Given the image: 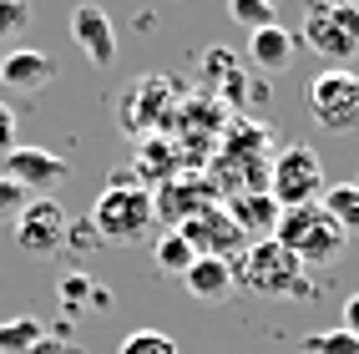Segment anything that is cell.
I'll return each instance as SVG.
<instances>
[{"label":"cell","mask_w":359,"mask_h":354,"mask_svg":"<svg viewBox=\"0 0 359 354\" xmlns=\"http://www.w3.org/2000/svg\"><path fill=\"white\" fill-rule=\"evenodd\" d=\"M91 233H97L102 243H142L157 223V203H152V187H142V177L132 168L111 172L107 193L97 198L91 207Z\"/></svg>","instance_id":"1"},{"label":"cell","mask_w":359,"mask_h":354,"mask_svg":"<svg viewBox=\"0 0 359 354\" xmlns=\"http://www.w3.org/2000/svg\"><path fill=\"white\" fill-rule=\"evenodd\" d=\"M233 273H238V283H243L248 294H263V299H299V294H309L304 264H299V258L283 248L278 238L248 243L243 253H238Z\"/></svg>","instance_id":"2"},{"label":"cell","mask_w":359,"mask_h":354,"mask_svg":"<svg viewBox=\"0 0 359 354\" xmlns=\"http://www.w3.org/2000/svg\"><path fill=\"white\" fill-rule=\"evenodd\" d=\"M273 238L289 248L299 264H334V258L344 253V228L329 218V212L314 203V207H289V212H278V228H273Z\"/></svg>","instance_id":"3"},{"label":"cell","mask_w":359,"mask_h":354,"mask_svg":"<svg viewBox=\"0 0 359 354\" xmlns=\"http://www.w3.org/2000/svg\"><path fill=\"white\" fill-rule=\"evenodd\" d=\"M324 162L314 147H304V142H294V147L273 152V168H269V198L278 203V212L289 207H314L324 198Z\"/></svg>","instance_id":"4"},{"label":"cell","mask_w":359,"mask_h":354,"mask_svg":"<svg viewBox=\"0 0 359 354\" xmlns=\"http://www.w3.org/2000/svg\"><path fill=\"white\" fill-rule=\"evenodd\" d=\"M299 36L319 56L349 61V56H359V6H349V0H309Z\"/></svg>","instance_id":"5"},{"label":"cell","mask_w":359,"mask_h":354,"mask_svg":"<svg viewBox=\"0 0 359 354\" xmlns=\"http://www.w3.org/2000/svg\"><path fill=\"white\" fill-rule=\"evenodd\" d=\"M309 116L324 132H359V76L344 66H329L309 81Z\"/></svg>","instance_id":"6"},{"label":"cell","mask_w":359,"mask_h":354,"mask_svg":"<svg viewBox=\"0 0 359 354\" xmlns=\"http://www.w3.org/2000/svg\"><path fill=\"white\" fill-rule=\"evenodd\" d=\"M66 233H71L66 207L56 198H31L26 212L15 218V248L31 258H56L66 248Z\"/></svg>","instance_id":"7"},{"label":"cell","mask_w":359,"mask_h":354,"mask_svg":"<svg viewBox=\"0 0 359 354\" xmlns=\"http://www.w3.org/2000/svg\"><path fill=\"white\" fill-rule=\"evenodd\" d=\"M172 91H177V81L172 76H137L132 86H127V97L116 102V116H122V127L132 132V137H147L167 111H172Z\"/></svg>","instance_id":"8"},{"label":"cell","mask_w":359,"mask_h":354,"mask_svg":"<svg viewBox=\"0 0 359 354\" xmlns=\"http://www.w3.org/2000/svg\"><path fill=\"white\" fill-rule=\"evenodd\" d=\"M177 233H182L187 243H193L198 258H233V253H243V248H248L243 228L228 218V207H223V203H212V207L193 212L187 223H177Z\"/></svg>","instance_id":"9"},{"label":"cell","mask_w":359,"mask_h":354,"mask_svg":"<svg viewBox=\"0 0 359 354\" xmlns=\"http://www.w3.org/2000/svg\"><path fill=\"white\" fill-rule=\"evenodd\" d=\"M0 177H11L15 187H26V193H51L56 182L71 177V162L61 152H46V147H15L6 162H0Z\"/></svg>","instance_id":"10"},{"label":"cell","mask_w":359,"mask_h":354,"mask_svg":"<svg viewBox=\"0 0 359 354\" xmlns=\"http://www.w3.org/2000/svg\"><path fill=\"white\" fill-rule=\"evenodd\" d=\"M51 81H56V56L41 46H20V51L0 56V86L15 97H41Z\"/></svg>","instance_id":"11"},{"label":"cell","mask_w":359,"mask_h":354,"mask_svg":"<svg viewBox=\"0 0 359 354\" xmlns=\"http://www.w3.org/2000/svg\"><path fill=\"white\" fill-rule=\"evenodd\" d=\"M71 41H76V51L91 61V66H111L116 61V31H111V15L102 6H91L81 0L76 11H71Z\"/></svg>","instance_id":"12"},{"label":"cell","mask_w":359,"mask_h":354,"mask_svg":"<svg viewBox=\"0 0 359 354\" xmlns=\"http://www.w3.org/2000/svg\"><path fill=\"white\" fill-rule=\"evenodd\" d=\"M152 203H157V218H167V223L177 228V223L193 218V212H203V207L218 203V187L198 182V177H162V193Z\"/></svg>","instance_id":"13"},{"label":"cell","mask_w":359,"mask_h":354,"mask_svg":"<svg viewBox=\"0 0 359 354\" xmlns=\"http://www.w3.org/2000/svg\"><path fill=\"white\" fill-rule=\"evenodd\" d=\"M182 283H187V294H193L198 304H228L233 299V289H238V273H233V258H198L193 268L182 273Z\"/></svg>","instance_id":"14"},{"label":"cell","mask_w":359,"mask_h":354,"mask_svg":"<svg viewBox=\"0 0 359 354\" xmlns=\"http://www.w3.org/2000/svg\"><path fill=\"white\" fill-rule=\"evenodd\" d=\"M294 51H299V36L283 31L278 20H273V26H263V31H248V61L258 71H289Z\"/></svg>","instance_id":"15"},{"label":"cell","mask_w":359,"mask_h":354,"mask_svg":"<svg viewBox=\"0 0 359 354\" xmlns=\"http://www.w3.org/2000/svg\"><path fill=\"white\" fill-rule=\"evenodd\" d=\"M228 218L243 228V238H253V233H269L273 238V228H278V203L269 193H233L228 203Z\"/></svg>","instance_id":"16"},{"label":"cell","mask_w":359,"mask_h":354,"mask_svg":"<svg viewBox=\"0 0 359 354\" xmlns=\"http://www.w3.org/2000/svg\"><path fill=\"white\" fill-rule=\"evenodd\" d=\"M152 264H157V273H167V278H182L187 268L198 264V253H193V243H187L182 233L172 228V233H162V238H157V248H152Z\"/></svg>","instance_id":"17"},{"label":"cell","mask_w":359,"mask_h":354,"mask_svg":"<svg viewBox=\"0 0 359 354\" xmlns=\"http://www.w3.org/2000/svg\"><path fill=\"white\" fill-rule=\"evenodd\" d=\"M319 207L344 228V238H349V233H359V187H354V182H334V187H324Z\"/></svg>","instance_id":"18"},{"label":"cell","mask_w":359,"mask_h":354,"mask_svg":"<svg viewBox=\"0 0 359 354\" xmlns=\"http://www.w3.org/2000/svg\"><path fill=\"white\" fill-rule=\"evenodd\" d=\"M46 344V324L41 319H6L0 324V354H31Z\"/></svg>","instance_id":"19"},{"label":"cell","mask_w":359,"mask_h":354,"mask_svg":"<svg viewBox=\"0 0 359 354\" xmlns=\"http://www.w3.org/2000/svg\"><path fill=\"white\" fill-rule=\"evenodd\" d=\"M228 15L238 26H248V31H263V26H273L278 0H228Z\"/></svg>","instance_id":"20"},{"label":"cell","mask_w":359,"mask_h":354,"mask_svg":"<svg viewBox=\"0 0 359 354\" xmlns=\"http://www.w3.org/2000/svg\"><path fill=\"white\" fill-rule=\"evenodd\" d=\"M116 354H182L172 334H162V329H137V334L122 339V349Z\"/></svg>","instance_id":"21"},{"label":"cell","mask_w":359,"mask_h":354,"mask_svg":"<svg viewBox=\"0 0 359 354\" xmlns=\"http://www.w3.org/2000/svg\"><path fill=\"white\" fill-rule=\"evenodd\" d=\"M304 349L309 354H359V339L349 334V329H324V334H309Z\"/></svg>","instance_id":"22"},{"label":"cell","mask_w":359,"mask_h":354,"mask_svg":"<svg viewBox=\"0 0 359 354\" xmlns=\"http://www.w3.org/2000/svg\"><path fill=\"white\" fill-rule=\"evenodd\" d=\"M56 294H61V304H66V309H81V304H86L91 294H97V283H91L86 273H66V278L56 283Z\"/></svg>","instance_id":"23"},{"label":"cell","mask_w":359,"mask_h":354,"mask_svg":"<svg viewBox=\"0 0 359 354\" xmlns=\"http://www.w3.org/2000/svg\"><path fill=\"white\" fill-rule=\"evenodd\" d=\"M26 203H31L26 187H15L11 177H0V223H15L20 212H26Z\"/></svg>","instance_id":"24"},{"label":"cell","mask_w":359,"mask_h":354,"mask_svg":"<svg viewBox=\"0 0 359 354\" xmlns=\"http://www.w3.org/2000/svg\"><path fill=\"white\" fill-rule=\"evenodd\" d=\"M31 26V6L26 0H0V41Z\"/></svg>","instance_id":"25"},{"label":"cell","mask_w":359,"mask_h":354,"mask_svg":"<svg viewBox=\"0 0 359 354\" xmlns=\"http://www.w3.org/2000/svg\"><path fill=\"white\" fill-rule=\"evenodd\" d=\"M11 152H15V111L0 102V162H6Z\"/></svg>","instance_id":"26"},{"label":"cell","mask_w":359,"mask_h":354,"mask_svg":"<svg viewBox=\"0 0 359 354\" xmlns=\"http://www.w3.org/2000/svg\"><path fill=\"white\" fill-rule=\"evenodd\" d=\"M344 329L359 339V294H349V299H344Z\"/></svg>","instance_id":"27"},{"label":"cell","mask_w":359,"mask_h":354,"mask_svg":"<svg viewBox=\"0 0 359 354\" xmlns=\"http://www.w3.org/2000/svg\"><path fill=\"white\" fill-rule=\"evenodd\" d=\"M31 354H81V349H71V344H41V349H31Z\"/></svg>","instance_id":"28"},{"label":"cell","mask_w":359,"mask_h":354,"mask_svg":"<svg viewBox=\"0 0 359 354\" xmlns=\"http://www.w3.org/2000/svg\"><path fill=\"white\" fill-rule=\"evenodd\" d=\"M349 6H359V0H349Z\"/></svg>","instance_id":"29"},{"label":"cell","mask_w":359,"mask_h":354,"mask_svg":"<svg viewBox=\"0 0 359 354\" xmlns=\"http://www.w3.org/2000/svg\"><path fill=\"white\" fill-rule=\"evenodd\" d=\"M354 187H359V177H354Z\"/></svg>","instance_id":"30"}]
</instances>
